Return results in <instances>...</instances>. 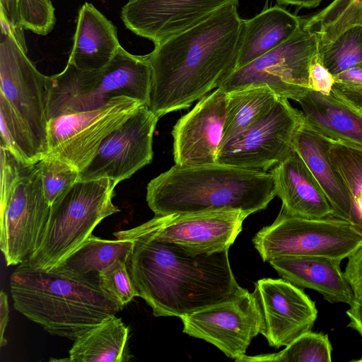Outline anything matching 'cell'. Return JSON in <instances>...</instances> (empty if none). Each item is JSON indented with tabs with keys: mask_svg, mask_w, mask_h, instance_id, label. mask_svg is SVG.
Returning a JSON list of instances; mask_svg holds the SVG:
<instances>
[{
	"mask_svg": "<svg viewBox=\"0 0 362 362\" xmlns=\"http://www.w3.org/2000/svg\"><path fill=\"white\" fill-rule=\"evenodd\" d=\"M238 4L154 45L148 108L158 118L187 109L235 71L243 21Z\"/></svg>",
	"mask_w": 362,
	"mask_h": 362,
	"instance_id": "1",
	"label": "cell"
},
{
	"mask_svg": "<svg viewBox=\"0 0 362 362\" xmlns=\"http://www.w3.org/2000/svg\"><path fill=\"white\" fill-rule=\"evenodd\" d=\"M126 264L137 296L156 317H178L229 300L245 288L230 267L228 250L193 254L149 238L132 240Z\"/></svg>",
	"mask_w": 362,
	"mask_h": 362,
	"instance_id": "2",
	"label": "cell"
},
{
	"mask_svg": "<svg viewBox=\"0 0 362 362\" xmlns=\"http://www.w3.org/2000/svg\"><path fill=\"white\" fill-rule=\"evenodd\" d=\"M14 308L52 335L74 340L122 307L99 285L98 274L60 266L18 264L10 278Z\"/></svg>",
	"mask_w": 362,
	"mask_h": 362,
	"instance_id": "3",
	"label": "cell"
},
{
	"mask_svg": "<svg viewBox=\"0 0 362 362\" xmlns=\"http://www.w3.org/2000/svg\"><path fill=\"white\" fill-rule=\"evenodd\" d=\"M276 196L270 172L219 163L175 164L149 182L146 202L155 216L216 210H241L250 215L266 209Z\"/></svg>",
	"mask_w": 362,
	"mask_h": 362,
	"instance_id": "4",
	"label": "cell"
},
{
	"mask_svg": "<svg viewBox=\"0 0 362 362\" xmlns=\"http://www.w3.org/2000/svg\"><path fill=\"white\" fill-rule=\"evenodd\" d=\"M117 184L109 178L78 180L61 194L51 204L37 247L23 263L47 270L76 250L102 220L119 211L112 203Z\"/></svg>",
	"mask_w": 362,
	"mask_h": 362,
	"instance_id": "5",
	"label": "cell"
},
{
	"mask_svg": "<svg viewBox=\"0 0 362 362\" xmlns=\"http://www.w3.org/2000/svg\"><path fill=\"white\" fill-rule=\"evenodd\" d=\"M0 249L8 266L21 264L35 250L49 217L41 175L0 145Z\"/></svg>",
	"mask_w": 362,
	"mask_h": 362,
	"instance_id": "6",
	"label": "cell"
},
{
	"mask_svg": "<svg viewBox=\"0 0 362 362\" xmlns=\"http://www.w3.org/2000/svg\"><path fill=\"white\" fill-rule=\"evenodd\" d=\"M252 243L264 262L288 256L342 261L362 245V235L350 222L333 216L303 218L281 209L274 221L259 230Z\"/></svg>",
	"mask_w": 362,
	"mask_h": 362,
	"instance_id": "7",
	"label": "cell"
},
{
	"mask_svg": "<svg viewBox=\"0 0 362 362\" xmlns=\"http://www.w3.org/2000/svg\"><path fill=\"white\" fill-rule=\"evenodd\" d=\"M319 45L316 32L303 26L280 46L235 70L219 88L228 93L265 85L279 97L298 102L311 90L310 71Z\"/></svg>",
	"mask_w": 362,
	"mask_h": 362,
	"instance_id": "8",
	"label": "cell"
},
{
	"mask_svg": "<svg viewBox=\"0 0 362 362\" xmlns=\"http://www.w3.org/2000/svg\"><path fill=\"white\" fill-rule=\"evenodd\" d=\"M0 22V94L28 127L42 159L48 151V76L36 69L8 23Z\"/></svg>",
	"mask_w": 362,
	"mask_h": 362,
	"instance_id": "9",
	"label": "cell"
},
{
	"mask_svg": "<svg viewBox=\"0 0 362 362\" xmlns=\"http://www.w3.org/2000/svg\"><path fill=\"white\" fill-rule=\"evenodd\" d=\"M143 105L138 100L119 96L94 110L49 119L48 151L45 156L64 161L80 173L95 157L105 138Z\"/></svg>",
	"mask_w": 362,
	"mask_h": 362,
	"instance_id": "10",
	"label": "cell"
},
{
	"mask_svg": "<svg viewBox=\"0 0 362 362\" xmlns=\"http://www.w3.org/2000/svg\"><path fill=\"white\" fill-rule=\"evenodd\" d=\"M249 216L241 210H216L155 216L133 228L113 233L117 240L149 238L174 243L193 254L211 255L233 244Z\"/></svg>",
	"mask_w": 362,
	"mask_h": 362,
	"instance_id": "11",
	"label": "cell"
},
{
	"mask_svg": "<svg viewBox=\"0 0 362 362\" xmlns=\"http://www.w3.org/2000/svg\"><path fill=\"white\" fill-rule=\"evenodd\" d=\"M303 121L302 112L279 97L266 116L220 146L216 163L267 172L293 150L294 136Z\"/></svg>",
	"mask_w": 362,
	"mask_h": 362,
	"instance_id": "12",
	"label": "cell"
},
{
	"mask_svg": "<svg viewBox=\"0 0 362 362\" xmlns=\"http://www.w3.org/2000/svg\"><path fill=\"white\" fill-rule=\"evenodd\" d=\"M182 332L214 345L240 362L252 339L261 334L263 320L254 293L247 289L235 298L180 317Z\"/></svg>",
	"mask_w": 362,
	"mask_h": 362,
	"instance_id": "13",
	"label": "cell"
},
{
	"mask_svg": "<svg viewBox=\"0 0 362 362\" xmlns=\"http://www.w3.org/2000/svg\"><path fill=\"white\" fill-rule=\"evenodd\" d=\"M158 117L147 105L140 106L107 136L78 180L109 178L119 182L151 163L153 136Z\"/></svg>",
	"mask_w": 362,
	"mask_h": 362,
	"instance_id": "14",
	"label": "cell"
},
{
	"mask_svg": "<svg viewBox=\"0 0 362 362\" xmlns=\"http://www.w3.org/2000/svg\"><path fill=\"white\" fill-rule=\"evenodd\" d=\"M262 313L261 334L276 349L311 331L317 317L315 303L284 279H261L253 291Z\"/></svg>",
	"mask_w": 362,
	"mask_h": 362,
	"instance_id": "15",
	"label": "cell"
},
{
	"mask_svg": "<svg viewBox=\"0 0 362 362\" xmlns=\"http://www.w3.org/2000/svg\"><path fill=\"white\" fill-rule=\"evenodd\" d=\"M239 0H129L122 7L125 27L157 45Z\"/></svg>",
	"mask_w": 362,
	"mask_h": 362,
	"instance_id": "16",
	"label": "cell"
},
{
	"mask_svg": "<svg viewBox=\"0 0 362 362\" xmlns=\"http://www.w3.org/2000/svg\"><path fill=\"white\" fill-rule=\"evenodd\" d=\"M227 111V93L218 88L207 94L174 125L175 165L193 166L216 163Z\"/></svg>",
	"mask_w": 362,
	"mask_h": 362,
	"instance_id": "17",
	"label": "cell"
},
{
	"mask_svg": "<svg viewBox=\"0 0 362 362\" xmlns=\"http://www.w3.org/2000/svg\"><path fill=\"white\" fill-rule=\"evenodd\" d=\"M276 194L286 214L303 218L332 216V209L322 188L298 153L293 149L272 168Z\"/></svg>",
	"mask_w": 362,
	"mask_h": 362,
	"instance_id": "18",
	"label": "cell"
},
{
	"mask_svg": "<svg viewBox=\"0 0 362 362\" xmlns=\"http://www.w3.org/2000/svg\"><path fill=\"white\" fill-rule=\"evenodd\" d=\"M341 262L321 256H288L269 263L279 276L295 286L315 290L329 303L350 305L354 295L341 271Z\"/></svg>",
	"mask_w": 362,
	"mask_h": 362,
	"instance_id": "19",
	"label": "cell"
},
{
	"mask_svg": "<svg viewBox=\"0 0 362 362\" xmlns=\"http://www.w3.org/2000/svg\"><path fill=\"white\" fill-rule=\"evenodd\" d=\"M121 47L116 26L91 3L79 8L69 64L83 71L103 69Z\"/></svg>",
	"mask_w": 362,
	"mask_h": 362,
	"instance_id": "20",
	"label": "cell"
},
{
	"mask_svg": "<svg viewBox=\"0 0 362 362\" xmlns=\"http://www.w3.org/2000/svg\"><path fill=\"white\" fill-rule=\"evenodd\" d=\"M331 141L303 121L296 133L293 147L322 188L332 209V216L350 222L352 203L329 157Z\"/></svg>",
	"mask_w": 362,
	"mask_h": 362,
	"instance_id": "21",
	"label": "cell"
},
{
	"mask_svg": "<svg viewBox=\"0 0 362 362\" xmlns=\"http://www.w3.org/2000/svg\"><path fill=\"white\" fill-rule=\"evenodd\" d=\"M304 21L278 6L243 20L235 70L288 40L303 28Z\"/></svg>",
	"mask_w": 362,
	"mask_h": 362,
	"instance_id": "22",
	"label": "cell"
},
{
	"mask_svg": "<svg viewBox=\"0 0 362 362\" xmlns=\"http://www.w3.org/2000/svg\"><path fill=\"white\" fill-rule=\"evenodd\" d=\"M304 122L334 140L362 148V111L332 93L325 95L310 90L298 102Z\"/></svg>",
	"mask_w": 362,
	"mask_h": 362,
	"instance_id": "23",
	"label": "cell"
},
{
	"mask_svg": "<svg viewBox=\"0 0 362 362\" xmlns=\"http://www.w3.org/2000/svg\"><path fill=\"white\" fill-rule=\"evenodd\" d=\"M100 71H83L67 63L61 73L48 76L47 119L105 104L108 100L98 89Z\"/></svg>",
	"mask_w": 362,
	"mask_h": 362,
	"instance_id": "24",
	"label": "cell"
},
{
	"mask_svg": "<svg viewBox=\"0 0 362 362\" xmlns=\"http://www.w3.org/2000/svg\"><path fill=\"white\" fill-rule=\"evenodd\" d=\"M152 69L146 55H135L122 46L100 71L99 91L109 100L127 96L148 106Z\"/></svg>",
	"mask_w": 362,
	"mask_h": 362,
	"instance_id": "25",
	"label": "cell"
},
{
	"mask_svg": "<svg viewBox=\"0 0 362 362\" xmlns=\"http://www.w3.org/2000/svg\"><path fill=\"white\" fill-rule=\"evenodd\" d=\"M129 329L112 315L75 338L67 361L123 362L129 360L127 348Z\"/></svg>",
	"mask_w": 362,
	"mask_h": 362,
	"instance_id": "26",
	"label": "cell"
},
{
	"mask_svg": "<svg viewBox=\"0 0 362 362\" xmlns=\"http://www.w3.org/2000/svg\"><path fill=\"white\" fill-rule=\"evenodd\" d=\"M279 98L265 85L250 86L227 93V111L221 145L262 119L273 108Z\"/></svg>",
	"mask_w": 362,
	"mask_h": 362,
	"instance_id": "27",
	"label": "cell"
},
{
	"mask_svg": "<svg viewBox=\"0 0 362 362\" xmlns=\"http://www.w3.org/2000/svg\"><path fill=\"white\" fill-rule=\"evenodd\" d=\"M133 247L131 240H105L92 234L56 266L81 274H98L117 259L127 262Z\"/></svg>",
	"mask_w": 362,
	"mask_h": 362,
	"instance_id": "28",
	"label": "cell"
},
{
	"mask_svg": "<svg viewBox=\"0 0 362 362\" xmlns=\"http://www.w3.org/2000/svg\"><path fill=\"white\" fill-rule=\"evenodd\" d=\"M328 152L351 200L350 223L362 235V148L332 140Z\"/></svg>",
	"mask_w": 362,
	"mask_h": 362,
	"instance_id": "29",
	"label": "cell"
},
{
	"mask_svg": "<svg viewBox=\"0 0 362 362\" xmlns=\"http://www.w3.org/2000/svg\"><path fill=\"white\" fill-rule=\"evenodd\" d=\"M355 25H362V0H334L319 13L305 18L303 24L305 28L316 32L320 45Z\"/></svg>",
	"mask_w": 362,
	"mask_h": 362,
	"instance_id": "30",
	"label": "cell"
},
{
	"mask_svg": "<svg viewBox=\"0 0 362 362\" xmlns=\"http://www.w3.org/2000/svg\"><path fill=\"white\" fill-rule=\"evenodd\" d=\"M332 351L327 334L309 331L279 352L252 356L245 355L240 362H331Z\"/></svg>",
	"mask_w": 362,
	"mask_h": 362,
	"instance_id": "31",
	"label": "cell"
},
{
	"mask_svg": "<svg viewBox=\"0 0 362 362\" xmlns=\"http://www.w3.org/2000/svg\"><path fill=\"white\" fill-rule=\"evenodd\" d=\"M317 59L333 76L362 63V25L352 26L319 45Z\"/></svg>",
	"mask_w": 362,
	"mask_h": 362,
	"instance_id": "32",
	"label": "cell"
},
{
	"mask_svg": "<svg viewBox=\"0 0 362 362\" xmlns=\"http://www.w3.org/2000/svg\"><path fill=\"white\" fill-rule=\"evenodd\" d=\"M1 144L21 160L36 163L41 159L28 127L4 96L0 94Z\"/></svg>",
	"mask_w": 362,
	"mask_h": 362,
	"instance_id": "33",
	"label": "cell"
},
{
	"mask_svg": "<svg viewBox=\"0 0 362 362\" xmlns=\"http://www.w3.org/2000/svg\"><path fill=\"white\" fill-rule=\"evenodd\" d=\"M36 165L41 175L45 196L50 205L78 180L79 171L57 158L45 156Z\"/></svg>",
	"mask_w": 362,
	"mask_h": 362,
	"instance_id": "34",
	"label": "cell"
},
{
	"mask_svg": "<svg viewBox=\"0 0 362 362\" xmlns=\"http://www.w3.org/2000/svg\"><path fill=\"white\" fill-rule=\"evenodd\" d=\"M101 288L113 298L122 308L135 296L136 290L132 281L126 262L116 260L98 274Z\"/></svg>",
	"mask_w": 362,
	"mask_h": 362,
	"instance_id": "35",
	"label": "cell"
},
{
	"mask_svg": "<svg viewBox=\"0 0 362 362\" xmlns=\"http://www.w3.org/2000/svg\"><path fill=\"white\" fill-rule=\"evenodd\" d=\"M21 26L40 35L49 33L56 23L50 0H18Z\"/></svg>",
	"mask_w": 362,
	"mask_h": 362,
	"instance_id": "36",
	"label": "cell"
},
{
	"mask_svg": "<svg viewBox=\"0 0 362 362\" xmlns=\"http://www.w3.org/2000/svg\"><path fill=\"white\" fill-rule=\"evenodd\" d=\"M332 93L362 111V63L334 76Z\"/></svg>",
	"mask_w": 362,
	"mask_h": 362,
	"instance_id": "37",
	"label": "cell"
},
{
	"mask_svg": "<svg viewBox=\"0 0 362 362\" xmlns=\"http://www.w3.org/2000/svg\"><path fill=\"white\" fill-rule=\"evenodd\" d=\"M0 19L8 23L17 40L27 51L23 29L21 26L18 0H0Z\"/></svg>",
	"mask_w": 362,
	"mask_h": 362,
	"instance_id": "38",
	"label": "cell"
},
{
	"mask_svg": "<svg viewBox=\"0 0 362 362\" xmlns=\"http://www.w3.org/2000/svg\"><path fill=\"white\" fill-rule=\"evenodd\" d=\"M334 82V76L318 60L317 55L310 71V89L325 95H329L332 93Z\"/></svg>",
	"mask_w": 362,
	"mask_h": 362,
	"instance_id": "39",
	"label": "cell"
},
{
	"mask_svg": "<svg viewBox=\"0 0 362 362\" xmlns=\"http://www.w3.org/2000/svg\"><path fill=\"white\" fill-rule=\"evenodd\" d=\"M344 276L354 296H362V245L348 257Z\"/></svg>",
	"mask_w": 362,
	"mask_h": 362,
	"instance_id": "40",
	"label": "cell"
},
{
	"mask_svg": "<svg viewBox=\"0 0 362 362\" xmlns=\"http://www.w3.org/2000/svg\"><path fill=\"white\" fill-rule=\"evenodd\" d=\"M346 314L349 319L347 326L358 332L362 337V296H354ZM355 361L362 362V358Z\"/></svg>",
	"mask_w": 362,
	"mask_h": 362,
	"instance_id": "41",
	"label": "cell"
},
{
	"mask_svg": "<svg viewBox=\"0 0 362 362\" xmlns=\"http://www.w3.org/2000/svg\"><path fill=\"white\" fill-rule=\"evenodd\" d=\"M8 303L6 293L1 290L0 293V345L4 346L6 339L4 337L6 327L8 320Z\"/></svg>",
	"mask_w": 362,
	"mask_h": 362,
	"instance_id": "42",
	"label": "cell"
},
{
	"mask_svg": "<svg viewBox=\"0 0 362 362\" xmlns=\"http://www.w3.org/2000/svg\"><path fill=\"white\" fill-rule=\"evenodd\" d=\"M279 4L292 5L299 8H313L320 5L322 0H276Z\"/></svg>",
	"mask_w": 362,
	"mask_h": 362,
	"instance_id": "43",
	"label": "cell"
}]
</instances>
